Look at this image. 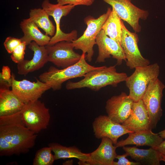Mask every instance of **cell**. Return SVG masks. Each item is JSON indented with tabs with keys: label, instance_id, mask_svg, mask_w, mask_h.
Wrapping results in <instances>:
<instances>
[{
	"label": "cell",
	"instance_id": "cell-1",
	"mask_svg": "<svg viewBox=\"0 0 165 165\" xmlns=\"http://www.w3.org/2000/svg\"><path fill=\"white\" fill-rule=\"evenodd\" d=\"M20 112L0 117L1 156L26 153L35 144L37 135L24 125Z\"/></svg>",
	"mask_w": 165,
	"mask_h": 165
},
{
	"label": "cell",
	"instance_id": "cell-2",
	"mask_svg": "<svg viewBox=\"0 0 165 165\" xmlns=\"http://www.w3.org/2000/svg\"><path fill=\"white\" fill-rule=\"evenodd\" d=\"M116 65L100 67L97 69L90 71L79 81L75 82L69 81L66 84V88L71 90L87 88L97 91L108 85L116 87L119 83L125 81L128 76L126 73L117 72Z\"/></svg>",
	"mask_w": 165,
	"mask_h": 165
},
{
	"label": "cell",
	"instance_id": "cell-3",
	"mask_svg": "<svg viewBox=\"0 0 165 165\" xmlns=\"http://www.w3.org/2000/svg\"><path fill=\"white\" fill-rule=\"evenodd\" d=\"M88 64L85 55L82 53L80 60L76 64L59 69L53 66L40 74L39 78L42 82L48 84L53 90L61 89L62 84L70 79L83 77L88 72L99 68Z\"/></svg>",
	"mask_w": 165,
	"mask_h": 165
},
{
	"label": "cell",
	"instance_id": "cell-4",
	"mask_svg": "<svg viewBox=\"0 0 165 165\" xmlns=\"http://www.w3.org/2000/svg\"><path fill=\"white\" fill-rule=\"evenodd\" d=\"M111 8L108 7L106 12L95 18L89 15L84 20L87 25L86 30L79 38L72 41V44L76 50H80L85 55L86 60L91 62L94 54L93 47L96 44L97 35L102 29V27L110 14Z\"/></svg>",
	"mask_w": 165,
	"mask_h": 165
},
{
	"label": "cell",
	"instance_id": "cell-5",
	"mask_svg": "<svg viewBox=\"0 0 165 165\" xmlns=\"http://www.w3.org/2000/svg\"><path fill=\"white\" fill-rule=\"evenodd\" d=\"M125 82L129 90V97L134 102L142 99L150 82L157 78L160 67L157 63L136 67Z\"/></svg>",
	"mask_w": 165,
	"mask_h": 165
},
{
	"label": "cell",
	"instance_id": "cell-6",
	"mask_svg": "<svg viewBox=\"0 0 165 165\" xmlns=\"http://www.w3.org/2000/svg\"><path fill=\"white\" fill-rule=\"evenodd\" d=\"M20 116L25 127L35 134L46 129L50 119L49 109L39 100L25 104Z\"/></svg>",
	"mask_w": 165,
	"mask_h": 165
},
{
	"label": "cell",
	"instance_id": "cell-7",
	"mask_svg": "<svg viewBox=\"0 0 165 165\" xmlns=\"http://www.w3.org/2000/svg\"><path fill=\"white\" fill-rule=\"evenodd\" d=\"M74 5L68 4L61 5L53 4L49 0H44L42 7L53 18L56 24V31L55 35L51 38L48 45H52L62 41L72 42L77 38L78 32L75 30L69 33H65L61 29L60 22L63 16H66L75 7Z\"/></svg>",
	"mask_w": 165,
	"mask_h": 165
},
{
	"label": "cell",
	"instance_id": "cell-8",
	"mask_svg": "<svg viewBox=\"0 0 165 165\" xmlns=\"http://www.w3.org/2000/svg\"><path fill=\"white\" fill-rule=\"evenodd\" d=\"M165 88V85L158 78L153 80L142 99L148 113L152 130L156 128L162 115L161 102Z\"/></svg>",
	"mask_w": 165,
	"mask_h": 165
},
{
	"label": "cell",
	"instance_id": "cell-9",
	"mask_svg": "<svg viewBox=\"0 0 165 165\" xmlns=\"http://www.w3.org/2000/svg\"><path fill=\"white\" fill-rule=\"evenodd\" d=\"M111 6L120 19L127 22L135 32H139L141 27L139 20H145L149 13L134 5L132 0H101Z\"/></svg>",
	"mask_w": 165,
	"mask_h": 165
},
{
	"label": "cell",
	"instance_id": "cell-10",
	"mask_svg": "<svg viewBox=\"0 0 165 165\" xmlns=\"http://www.w3.org/2000/svg\"><path fill=\"white\" fill-rule=\"evenodd\" d=\"M122 26L120 45L125 55L127 65L130 69H133L149 65V60L142 56L138 48L139 39L137 34L129 31L123 21Z\"/></svg>",
	"mask_w": 165,
	"mask_h": 165
},
{
	"label": "cell",
	"instance_id": "cell-11",
	"mask_svg": "<svg viewBox=\"0 0 165 165\" xmlns=\"http://www.w3.org/2000/svg\"><path fill=\"white\" fill-rule=\"evenodd\" d=\"M45 47L48 61L63 68L76 64L82 56L74 51L72 42L62 41L52 45H47Z\"/></svg>",
	"mask_w": 165,
	"mask_h": 165
},
{
	"label": "cell",
	"instance_id": "cell-12",
	"mask_svg": "<svg viewBox=\"0 0 165 165\" xmlns=\"http://www.w3.org/2000/svg\"><path fill=\"white\" fill-rule=\"evenodd\" d=\"M11 78L12 90L25 104L38 100L45 91L51 89L48 84L36 78V82L25 79L18 81L13 73Z\"/></svg>",
	"mask_w": 165,
	"mask_h": 165
},
{
	"label": "cell",
	"instance_id": "cell-13",
	"mask_svg": "<svg viewBox=\"0 0 165 165\" xmlns=\"http://www.w3.org/2000/svg\"><path fill=\"white\" fill-rule=\"evenodd\" d=\"M92 127L96 138H108L115 145L121 136L132 133L122 124L114 121L108 116L101 115L96 117L92 123Z\"/></svg>",
	"mask_w": 165,
	"mask_h": 165
},
{
	"label": "cell",
	"instance_id": "cell-14",
	"mask_svg": "<svg viewBox=\"0 0 165 165\" xmlns=\"http://www.w3.org/2000/svg\"><path fill=\"white\" fill-rule=\"evenodd\" d=\"M96 42L98 49L96 62H104L106 59L111 57V55L116 60L117 65H121L123 61H126L124 53L120 45L106 35L102 29L97 35Z\"/></svg>",
	"mask_w": 165,
	"mask_h": 165
},
{
	"label": "cell",
	"instance_id": "cell-15",
	"mask_svg": "<svg viewBox=\"0 0 165 165\" xmlns=\"http://www.w3.org/2000/svg\"><path fill=\"white\" fill-rule=\"evenodd\" d=\"M134 102L124 92L112 96L106 102L105 108L108 116L114 121L122 124L130 116Z\"/></svg>",
	"mask_w": 165,
	"mask_h": 165
},
{
	"label": "cell",
	"instance_id": "cell-16",
	"mask_svg": "<svg viewBox=\"0 0 165 165\" xmlns=\"http://www.w3.org/2000/svg\"><path fill=\"white\" fill-rule=\"evenodd\" d=\"M122 124L132 132L151 129L148 113L142 99L134 102L130 116Z\"/></svg>",
	"mask_w": 165,
	"mask_h": 165
},
{
	"label": "cell",
	"instance_id": "cell-17",
	"mask_svg": "<svg viewBox=\"0 0 165 165\" xmlns=\"http://www.w3.org/2000/svg\"><path fill=\"white\" fill-rule=\"evenodd\" d=\"M28 47L34 53L31 60L24 59L17 64L18 73L24 76L42 68L48 62V54L45 46H41L34 41L32 42Z\"/></svg>",
	"mask_w": 165,
	"mask_h": 165
},
{
	"label": "cell",
	"instance_id": "cell-18",
	"mask_svg": "<svg viewBox=\"0 0 165 165\" xmlns=\"http://www.w3.org/2000/svg\"><path fill=\"white\" fill-rule=\"evenodd\" d=\"M112 141L107 137L101 138L97 148L90 153V159L87 165H112L116 159L117 147L113 145Z\"/></svg>",
	"mask_w": 165,
	"mask_h": 165
},
{
	"label": "cell",
	"instance_id": "cell-19",
	"mask_svg": "<svg viewBox=\"0 0 165 165\" xmlns=\"http://www.w3.org/2000/svg\"><path fill=\"white\" fill-rule=\"evenodd\" d=\"M128 134L129 136L126 139L118 142L115 146L117 148L128 145H135L137 146H148L154 148L158 145L163 141V139L158 133H154L151 129Z\"/></svg>",
	"mask_w": 165,
	"mask_h": 165
},
{
	"label": "cell",
	"instance_id": "cell-20",
	"mask_svg": "<svg viewBox=\"0 0 165 165\" xmlns=\"http://www.w3.org/2000/svg\"><path fill=\"white\" fill-rule=\"evenodd\" d=\"M20 26L24 33L23 36L20 39L27 45L32 41L35 42L41 46H45L49 44L51 37L42 33L30 18L24 19L21 21Z\"/></svg>",
	"mask_w": 165,
	"mask_h": 165
},
{
	"label": "cell",
	"instance_id": "cell-21",
	"mask_svg": "<svg viewBox=\"0 0 165 165\" xmlns=\"http://www.w3.org/2000/svg\"><path fill=\"white\" fill-rule=\"evenodd\" d=\"M25 103L9 89H0V117L20 112Z\"/></svg>",
	"mask_w": 165,
	"mask_h": 165
},
{
	"label": "cell",
	"instance_id": "cell-22",
	"mask_svg": "<svg viewBox=\"0 0 165 165\" xmlns=\"http://www.w3.org/2000/svg\"><path fill=\"white\" fill-rule=\"evenodd\" d=\"M123 150L132 159L141 164L160 165L161 161V153L152 147L148 149H140L136 146L123 147Z\"/></svg>",
	"mask_w": 165,
	"mask_h": 165
},
{
	"label": "cell",
	"instance_id": "cell-23",
	"mask_svg": "<svg viewBox=\"0 0 165 165\" xmlns=\"http://www.w3.org/2000/svg\"><path fill=\"white\" fill-rule=\"evenodd\" d=\"M54 153L55 160L59 159L76 158L79 160L80 165H87L90 159V153H84L75 146L66 147L57 143L48 145Z\"/></svg>",
	"mask_w": 165,
	"mask_h": 165
},
{
	"label": "cell",
	"instance_id": "cell-24",
	"mask_svg": "<svg viewBox=\"0 0 165 165\" xmlns=\"http://www.w3.org/2000/svg\"><path fill=\"white\" fill-rule=\"evenodd\" d=\"M122 21L115 10L111 12L103 25L102 29L106 35L120 45L122 34Z\"/></svg>",
	"mask_w": 165,
	"mask_h": 165
},
{
	"label": "cell",
	"instance_id": "cell-25",
	"mask_svg": "<svg viewBox=\"0 0 165 165\" xmlns=\"http://www.w3.org/2000/svg\"><path fill=\"white\" fill-rule=\"evenodd\" d=\"M49 16L42 8L31 9L29 12V18L38 28L42 29L46 34L52 37L55 34L56 28L50 19Z\"/></svg>",
	"mask_w": 165,
	"mask_h": 165
},
{
	"label": "cell",
	"instance_id": "cell-26",
	"mask_svg": "<svg viewBox=\"0 0 165 165\" xmlns=\"http://www.w3.org/2000/svg\"><path fill=\"white\" fill-rule=\"evenodd\" d=\"M51 148L43 147L36 152L33 160V165H52L55 160L54 154L52 153Z\"/></svg>",
	"mask_w": 165,
	"mask_h": 165
},
{
	"label": "cell",
	"instance_id": "cell-27",
	"mask_svg": "<svg viewBox=\"0 0 165 165\" xmlns=\"http://www.w3.org/2000/svg\"><path fill=\"white\" fill-rule=\"evenodd\" d=\"M27 46L24 42H21L13 51L11 53V58L15 63L18 64L24 59L25 50Z\"/></svg>",
	"mask_w": 165,
	"mask_h": 165
},
{
	"label": "cell",
	"instance_id": "cell-28",
	"mask_svg": "<svg viewBox=\"0 0 165 165\" xmlns=\"http://www.w3.org/2000/svg\"><path fill=\"white\" fill-rule=\"evenodd\" d=\"M21 42L20 38L9 36L6 38L4 42V45L7 52L11 54Z\"/></svg>",
	"mask_w": 165,
	"mask_h": 165
},
{
	"label": "cell",
	"instance_id": "cell-29",
	"mask_svg": "<svg viewBox=\"0 0 165 165\" xmlns=\"http://www.w3.org/2000/svg\"><path fill=\"white\" fill-rule=\"evenodd\" d=\"M95 0H57V3L61 5L68 4L90 6L94 2Z\"/></svg>",
	"mask_w": 165,
	"mask_h": 165
},
{
	"label": "cell",
	"instance_id": "cell-30",
	"mask_svg": "<svg viewBox=\"0 0 165 165\" xmlns=\"http://www.w3.org/2000/svg\"><path fill=\"white\" fill-rule=\"evenodd\" d=\"M128 156L127 153L122 155H117L116 159L118 160L117 162L114 161L112 165H140L141 163L137 162H133L130 161L126 158Z\"/></svg>",
	"mask_w": 165,
	"mask_h": 165
},
{
	"label": "cell",
	"instance_id": "cell-31",
	"mask_svg": "<svg viewBox=\"0 0 165 165\" xmlns=\"http://www.w3.org/2000/svg\"><path fill=\"white\" fill-rule=\"evenodd\" d=\"M12 75L9 68L7 66H4L2 68V72L0 73V77L6 80L11 79Z\"/></svg>",
	"mask_w": 165,
	"mask_h": 165
},
{
	"label": "cell",
	"instance_id": "cell-32",
	"mask_svg": "<svg viewBox=\"0 0 165 165\" xmlns=\"http://www.w3.org/2000/svg\"><path fill=\"white\" fill-rule=\"evenodd\" d=\"M11 78L9 80H6L0 77V89H9L11 87Z\"/></svg>",
	"mask_w": 165,
	"mask_h": 165
},
{
	"label": "cell",
	"instance_id": "cell-33",
	"mask_svg": "<svg viewBox=\"0 0 165 165\" xmlns=\"http://www.w3.org/2000/svg\"><path fill=\"white\" fill-rule=\"evenodd\" d=\"M153 148L165 156V140L157 146Z\"/></svg>",
	"mask_w": 165,
	"mask_h": 165
},
{
	"label": "cell",
	"instance_id": "cell-34",
	"mask_svg": "<svg viewBox=\"0 0 165 165\" xmlns=\"http://www.w3.org/2000/svg\"><path fill=\"white\" fill-rule=\"evenodd\" d=\"M158 134L163 139L165 138V129L159 132Z\"/></svg>",
	"mask_w": 165,
	"mask_h": 165
}]
</instances>
